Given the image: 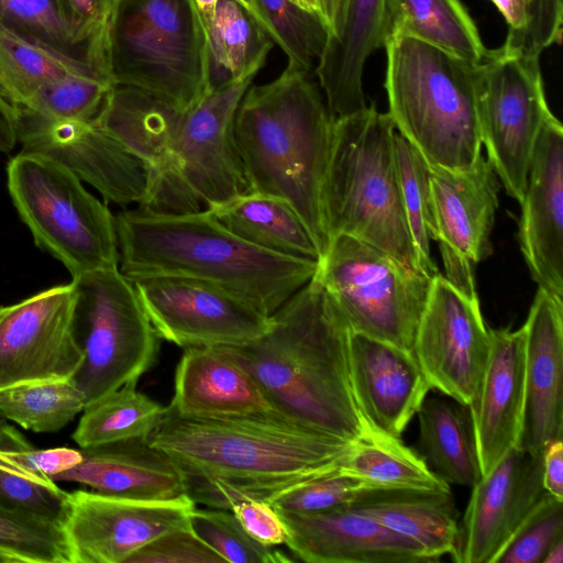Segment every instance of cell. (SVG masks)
<instances>
[{
	"mask_svg": "<svg viewBox=\"0 0 563 563\" xmlns=\"http://www.w3.org/2000/svg\"><path fill=\"white\" fill-rule=\"evenodd\" d=\"M148 442L177 463L197 504L225 510L241 497L268 501L341 470L354 443L302 427L274 410L185 418L167 407Z\"/></svg>",
	"mask_w": 563,
	"mask_h": 563,
	"instance_id": "6da1fadb",
	"label": "cell"
},
{
	"mask_svg": "<svg viewBox=\"0 0 563 563\" xmlns=\"http://www.w3.org/2000/svg\"><path fill=\"white\" fill-rule=\"evenodd\" d=\"M262 336L220 346L255 380L274 411L308 429L355 442L369 426L355 400L352 331L313 277L273 314Z\"/></svg>",
	"mask_w": 563,
	"mask_h": 563,
	"instance_id": "7a4b0ae2",
	"label": "cell"
},
{
	"mask_svg": "<svg viewBox=\"0 0 563 563\" xmlns=\"http://www.w3.org/2000/svg\"><path fill=\"white\" fill-rule=\"evenodd\" d=\"M119 269L130 280L176 276L225 289L273 314L316 274L318 261L257 247L210 210L166 213L137 206L114 214Z\"/></svg>",
	"mask_w": 563,
	"mask_h": 563,
	"instance_id": "3957f363",
	"label": "cell"
},
{
	"mask_svg": "<svg viewBox=\"0 0 563 563\" xmlns=\"http://www.w3.org/2000/svg\"><path fill=\"white\" fill-rule=\"evenodd\" d=\"M334 119L308 73L287 66L275 80L250 86L233 120L249 192L286 200L321 256L328 245L321 192Z\"/></svg>",
	"mask_w": 563,
	"mask_h": 563,
	"instance_id": "277c9868",
	"label": "cell"
},
{
	"mask_svg": "<svg viewBox=\"0 0 563 563\" xmlns=\"http://www.w3.org/2000/svg\"><path fill=\"white\" fill-rule=\"evenodd\" d=\"M253 78L209 91L194 108L170 104L142 153L146 196L157 212L210 210L249 192L234 136L236 108Z\"/></svg>",
	"mask_w": 563,
	"mask_h": 563,
	"instance_id": "5b68a950",
	"label": "cell"
},
{
	"mask_svg": "<svg viewBox=\"0 0 563 563\" xmlns=\"http://www.w3.org/2000/svg\"><path fill=\"white\" fill-rule=\"evenodd\" d=\"M395 134L388 112L374 106L334 119L321 192L323 223L328 242L347 235L421 272L401 201Z\"/></svg>",
	"mask_w": 563,
	"mask_h": 563,
	"instance_id": "8992f818",
	"label": "cell"
},
{
	"mask_svg": "<svg viewBox=\"0 0 563 563\" xmlns=\"http://www.w3.org/2000/svg\"><path fill=\"white\" fill-rule=\"evenodd\" d=\"M385 88L397 132L432 167H471L482 155L478 63L416 38L387 41Z\"/></svg>",
	"mask_w": 563,
	"mask_h": 563,
	"instance_id": "52a82bcc",
	"label": "cell"
},
{
	"mask_svg": "<svg viewBox=\"0 0 563 563\" xmlns=\"http://www.w3.org/2000/svg\"><path fill=\"white\" fill-rule=\"evenodd\" d=\"M106 59L113 85L139 88L183 110L209 91L207 32L196 0H117Z\"/></svg>",
	"mask_w": 563,
	"mask_h": 563,
	"instance_id": "ba28073f",
	"label": "cell"
},
{
	"mask_svg": "<svg viewBox=\"0 0 563 563\" xmlns=\"http://www.w3.org/2000/svg\"><path fill=\"white\" fill-rule=\"evenodd\" d=\"M7 186L34 243L73 278L119 267L114 214L67 166L21 150L8 162Z\"/></svg>",
	"mask_w": 563,
	"mask_h": 563,
	"instance_id": "9c48e42d",
	"label": "cell"
},
{
	"mask_svg": "<svg viewBox=\"0 0 563 563\" xmlns=\"http://www.w3.org/2000/svg\"><path fill=\"white\" fill-rule=\"evenodd\" d=\"M73 330L84 360L71 377L86 407L139 378L154 364L159 336L132 280L119 267L71 279Z\"/></svg>",
	"mask_w": 563,
	"mask_h": 563,
	"instance_id": "30bf717a",
	"label": "cell"
},
{
	"mask_svg": "<svg viewBox=\"0 0 563 563\" xmlns=\"http://www.w3.org/2000/svg\"><path fill=\"white\" fill-rule=\"evenodd\" d=\"M314 276L353 333L412 352L432 277L347 235L329 240Z\"/></svg>",
	"mask_w": 563,
	"mask_h": 563,
	"instance_id": "8fae6325",
	"label": "cell"
},
{
	"mask_svg": "<svg viewBox=\"0 0 563 563\" xmlns=\"http://www.w3.org/2000/svg\"><path fill=\"white\" fill-rule=\"evenodd\" d=\"M539 56L505 47L477 64L482 145L506 192L520 205L549 109Z\"/></svg>",
	"mask_w": 563,
	"mask_h": 563,
	"instance_id": "7c38bea8",
	"label": "cell"
},
{
	"mask_svg": "<svg viewBox=\"0 0 563 563\" xmlns=\"http://www.w3.org/2000/svg\"><path fill=\"white\" fill-rule=\"evenodd\" d=\"M490 347V328L482 316L477 295L464 292L437 273L412 350L431 388L473 406Z\"/></svg>",
	"mask_w": 563,
	"mask_h": 563,
	"instance_id": "4fadbf2b",
	"label": "cell"
},
{
	"mask_svg": "<svg viewBox=\"0 0 563 563\" xmlns=\"http://www.w3.org/2000/svg\"><path fill=\"white\" fill-rule=\"evenodd\" d=\"M133 284L158 336L184 349L242 345L272 325L249 301L200 280L153 276Z\"/></svg>",
	"mask_w": 563,
	"mask_h": 563,
	"instance_id": "5bb4252c",
	"label": "cell"
},
{
	"mask_svg": "<svg viewBox=\"0 0 563 563\" xmlns=\"http://www.w3.org/2000/svg\"><path fill=\"white\" fill-rule=\"evenodd\" d=\"M196 504L183 495L135 499L96 490L69 493L63 529L71 563H126L156 538L189 528Z\"/></svg>",
	"mask_w": 563,
	"mask_h": 563,
	"instance_id": "9a60e30c",
	"label": "cell"
},
{
	"mask_svg": "<svg viewBox=\"0 0 563 563\" xmlns=\"http://www.w3.org/2000/svg\"><path fill=\"white\" fill-rule=\"evenodd\" d=\"M71 283L36 292L0 317V390L71 378L84 353L73 330Z\"/></svg>",
	"mask_w": 563,
	"mask_h": 563,
	"instance_id": "2e32d148",
	"label": "cell"
},
{
	"mask_svg": "<svg viewBox=\"0 0 563 563\" xmlns=\"http://www.w3.org/2000/svg\"><path fill=\"white\" fill-rule=\"evenodd\" d=\"M435 241L445 277L468 295H477L473 266L492 252L490 235L498 209L500 181L481 155L468 168L430 172Z\"/></svg>",
	"mask_w": 563,
	"mask_h": 563,
	"instance_id": "e0dca14e",
	"label": "cell"
},
{
	"mask_svg": "<svg viewBox=\"0 0 563 563\" xmlns=\"http://www.w3.org/2000/svg\"><path fill=\"white\" fill-rule=\"evenodd\" d=\"M549 495L542 484V453L510 450L472 487L453 561L496 563L518 528Z\"/></svg>",
	"mask_w": 563,
	"mask_h": 563,
	"instance_id": "ac0fdd59",
	"label": "cell"
},
{
	"mask_svg": "<svg viewBox=\"0 0 563 563\" xmlns=\"http://www.w3.org/2000/svg\"><path fill=\"white\" fill-rule=\"evenodd\" d=\"M22 150L45 154L93 187L104 202L143 205L147 175L141 159L92 122H45L15 114Z\"/></svg>",
	"mask_w": 563,
	"mask_h": 563,
	"instance_id": "d6986e66",
	"label": "cell"
},
{
	"mask_svg": "<svg viewBox=\"0 0 563 563\" xmlns=\"http://www.w3.org/2000/svg\"><path fill=\"white\" fill-rule=\"evenodd\" d=\"M519 243L540 289L563 299V128L551 115L538 136L520 203Z\"/></svg>",
	"mask_w": 563,
	"mask_h": 563,
	"instance_id": "ffe728a7",
	"label": "cell"
},
{
	"mask_svg": "<svg viewBox=\"0 0 563 563\" xmlns=\"http://www.w3.org/2000/svg\"><path fill=\"white\" fill-rule=\"evenodd\" d=\"M278 512V511H277ZM285 544L308 563L433 562L413 540L349 506L314 514H280Z\"/></svg>",
	"mask_w": 563,
	"mask_h": 563,
	"instance_id": "44dd1931",
	"label": "cell"
},
{
	"mask_svg": "<svg viewBox=\"0 0 563 563\" xmlns=\"http://www.w3.org/2000/svg\"><path fill=\"white\" fill-rule=\"evenodd\" d=\"M522 327L526 405L518 448L538 455L563 439V299L538 288Z\"/></svg>",
	"mask_w": 563,
	"mask_h": 563,
	"instance_id": "7402d4cb",
	"label": "cell"
},
{
	"mask_svg": "<svg viewBox=\"0 0 563 563\" xmlns=\"http://www.w3.org/2000/svg\"><path fill=\"white\" fill-rule=\"evenodd\" d=\"M350 364L355 400L369 428L400 438L432 389L413 352L352 332Z\"/></svg>",
	"mask_w": 563,
	"mask_h": 563,
	"instance_id": "603a6c76",
	"label": "cell"
},
{
	"mask_svg": "<svg viewBox=\"0 0 563 563\" xmlns=\"http://www.w3.org/2000/svg\"><path fill=\"white\" fill-rule=\"evenodd\" d=\"M492 347L473 416L483 475L518 446L526 405L525 330L490 329Z\"/></svg>",
	"mask_w": 563,
	"mask_h": 563,
	"instance_id": "cb8c5ba5",
	"label": "cell"
},
{
	"mask_svg": "<svg viewBox=\"0 0 563 563\" xmlns=\"http://www.w3.org/2000/svg\"><path fill=\"white\" fill-rule=\"evenodd\" d=\"M82 459L52 479L87 485L93 490L135 499H169L186 495L183 471L147 438L80 449Z\"/></svg>",
	"mask_w": 563,
	"mask_h": 563,
	"instance_id": "d4e9b609",
	"label": "cell"
},
{
	"mask_svg": "<svg viewBox=\"0 0 563 563\" xmlns=\"http://www.w3.org/2000/svg\"><path fill=\"white\" fill-rule=\"evenodd\" d=\"M185 418H228L273 411L255 380L220 346L185 349L167 407Z\"/></svg>",
	"mask_w": 563,
	"mask_h": 563,
	"instance_id": "484cf974",
	"label": "cell"
},
{
	"mask_svg": "<svg viewBox=\"0 0 563 563\" xmlns=\"http://www.w3.org/2000/svg\"><path fill=\"white\" fill-rule=\"evenodd\" d=\"M385 0H347L341 33L328 38L317 75L333 119L365 109L363 70L366 59L385 47Z\"/></svg>",
	"mask_w": 563,
	"mask_h": 563,
	"instance_id": "4316f807",
	"label": "cell"
},
{
	"mask_svg": "<svg viewBox=\"0 0 563 563\" xmlns=\"http://www.w3.org/2000/svg\"><path fill=\"white\" fill-rule=\"evenodd\" d=\"M346 506L419 543L434 561L456 550L460 522L451 489L366 487Z\"/></svg>",
	"mask_w": 563,
	"mask_h": 563,
	"instance_id": "83f0119b",
	"label": "cell"
},
{
	"mask_svg": "<svg viewBox=\"0 0 563 563\" xmlns=\"http://www.w3.org/2000/svg\"><path fill=\"white\" fill-rule=\"evenodd\" d=\"M417 415L430 468L448 485L477 484L483 472L471 408L443 395L426 397Z\"/></svg>",
	"mask_w": 563,
	"mask_h": 563,
	"instance_id": "f1b7e54d",
	"label": "cell"
},
{
	"mask_svg": "<svg viewBox=\"0 0 563 563\" xmlns=\"http://www.w3.org/2000/svg\"><path fill=\"white\" fill-rule=\"evenodd\" d=\"M210 211L230 232L257 247L288 257H321L306 224L282 198L247 192Z\"/></svg>",
	"mask_w": 563,
	"mask_h": 563,
	"instance_id": "f546056e",
	"label": "cell"
},
{
	"mask_svg": "<svg viewBox=\"0 0 563 563\" xmlns=\"http://www.w3.org/2000/svg\"><path fill=\"white\" fill-rule=\"evenodd\" d=\"M205 27L209 91L254 78L264 66L273 41L251 10L238 0H218Z\"/></svg>",
	"mask_w": 563,
	"mask_h": 563,
	"instance_id": "4dcf8cb0",
	"label": "cell"
},
{
	"mask_svg": "<svg viewBox=\"0 0 563 563\" xmlns=\"http://www.w3.org/2000/svg\"><path fill=\"white\" fill-rule=\"evenodd\" d=\"M384 32L386 43L411 37L471 63L488 51L460 0H385Z\"/></svg>",
	"mask_w": 563,
	"mask_h": 563,
	"instance_id": "1f68e13d",
	"label": "cell"
},
{
	"mask_svg": "<svg viewBox=\"0 0 563 563\" xmlns=\"http://www.w3.org/2000/svg\"><path fill=\"white\" fill-rule=\"evenodd\" d=\"M341 471L356 476L371 487L450 489L424 457L400 438L369 430L355 441Z\"/></svg>",
	"mask_w": 563,
	"mask_h": 563,
	"instance_id": "d6a6232c",
	"label": "cell"
},
{
	"mask_svg": "<svg viewBox=\"0 0 563 563\" xmlns=\"http://www.w3.org/2000/svg\"><path fill=\"white\" fill-rule=\"evenodd\" d=\"M0 29L74 65L109 76L106 59L77 40L58 0H0Z\"/></svg>",
	"mask_w": 563,
	"mask_h": 563,
	"instance_id": "836d02e7",
	"label": "cell"
},
{
	"mask_svg": "<svg viewBox=\"0 0 563 563\" xmlns=\"http://www.w3.org/2000/svg\"><path fill=\"white\" fill-rule=\"evenodd\" d=\"M130 383L82 410L73 433L80 449L147 438L163 418L166 407L154 401Z\"/></svg>",
	"mask_w": 563,
	"mask_h": 563,
	"instance_id": "e575fe53",
	"label": "cell"
},
{
	"mask_svg": "<svg viewBox=\"0 0 563 563\" xmlns=\"http://www.w3.org/2000/svg\"><path fill=\"white\" fill-rule=\"evenodd\" d=\"M85 408V396L71 378L0 390V415L37 433L59 431Z\"/></svg>",
	"mask_w": 563,
	"mask_h": 563,
	"instance_id": "d590c367",
	"label": "cell"
},
{
	"mask_svg": "<svg viewBox=\"0 0 563 563\" xmlns=\"http://www.w3.org/2000/svg\"><path fill=\"white\" fill-rule=\"evenodd\" d=\"M251 12L288 57L289 67L309 73L330 35L318 12L294 0H246Z\"/></svg>",
	"mask_w": 563,
	"mask_h": 563,
	"instance_id": "8d00e7d4",
	"label": "cell"
},
{
	"mask_svg": "<svg viewBox=\"0 0 563 563\" xmlns=\"http://www.w3.org/2000/svg\"><path fill=\"white\" fill-rule=\"evenodd\" d=\"M394 148L402 207L419 267L423 274L433 277L439 272L430 254V242L435 240L430 187L431 166L398 132L395 134Z\"/></svg>",
	"mask_w": 563,
	"mask_h": 563,
	"instance_id": "74e56055",
	"label": "cell"
},
{
	"mask_svg": "<svg viewBox=\"0 0 563 563\" xmlns=\"http://www.w3.org/2000/svg\"><path fill=\"white\" fill-rule=\"evenodd\" d=\"M77 71L98 73L74 65L0 29V96L12 107L26 103L46 85Z\"/></svg>",
	"mask_w": 563,
	"mask_h": 563,
	"instance_id": "f35d334b",
	"label": "cell"
},
{
	"mask_svg": "<svg viewBox=\"0 0 563 563\" xmlns=\"http://www.w3.org/2000/svg\"><path fill=\"white\" fill-rule=\"evenodd\" d=\"M113 87L103 74L77 71L40 89L15 114L45 122H92Z\"/></svg>",
	"mask_w": 563,
	"mask_h": 563,
	"instance_id": "ab89813d",
	"label": "cell"
},
{
	"mask_svg": "<svg viewBox=\"0 0 563 563\" xmlns=\"http://www.w3.org/2000/svg\"><path fill=\"white\" fill-rule=\"evenodd\" d=\"M189 528L225 562L282 563L294 561L276 547H268L254 540L230 510L195 507L189 515Z\"/></svg>",
	"mask_w": 563,
	"mask_h": 563,
	"instance_id": "60d3db41",
	"label": "cell"
},
{
	"mask_svg": "<svg viewBox=\"0 0 563 563\" xmlns=\"http://www.w3.org/2000/svg\"><path fill=\"white\" fill-rule=\"evenodd\" d=\"M0 551L18 563H71L63 526L1 508Z\"/></svg>",
	"mask_w": 563,
	"mask_h": 563,
	"instance_id": "b9f144b4",
	"label": "cell"
},
{
	"mask_svg": "<svg viewBox=\"0 0 563 563\" xmlns=\"http://www.w3.org/2000/svg\"><path fill=\"white\" fill-rule=\"evenodd\" d=\"M361 478L341 470L286 489L268 503L280 514H314L349 505L364 488Z\"/></svg>",
	"mask_w": 563,
	"mask_h": 563,
	"instance_id": "7bdbcfd3",
	"label": "cell"
},
{
	"mask_svg": "<svg viewBox=\"0 0 563 563\" xmlns=\"http://www.w3.org/2000/svg\"><path fill=\"white\" fill-rule=\"evenodd\" d=\"M69 493L53 479L38 481L0 467V508L63 526Z\"/></svg>",
	"mask_w": 563,
	"mask_h": 563,
	"instance_id": "ee69618b",
	"label": "cell"
},
{
	"mask_svg": "<svg viewBox=\"0 0 563 563\" xmlns=\"http://www.w3.org/2000/svg\"><path fill=\"white\" fill-rule=\"evenodd\" d=\"M563 540V500L547 496L518 528L496 563H543Z\"/></svg>",
	"mask_w": 563,
	"mask_h": 563,
	"instance_id": "f6af8a7d",
	"label": "cell"
},
{
	"mask_svg": "<svg viewBox=\"0 0 563 563\" xmlns=\"http://www.w3.org/2000/svg\"><path fill=\"white\" fill-rule=\"evenodd\" d=\"M82 459L80 450L69 448L34 449L11 426H0V467L20 475L48 481L76 466Z\"/></svg>",
	"mask_w": 563,
	"mask_h": 563,
	"instance_id": "bcb514c9",
	"label": "cell"
},
{
	"mask_svg": "<svg viewBox=\"0 0 563 563\" xmlns=\"http://www.w3.org/2000/svg\"><path fill=\"white\" fill-rule=\"evenodd\" d=\"M190 528L167 532L137 550L126 563H223Z\"/></svg>",
	"mask_w": 563,
	"mask_h": 563,
	"instance_id": "7dc6e473",
	"label": "cell"
},
{
	"mask_svg": "<svg viewBox=\"0 0 563 563\" xmlns=\"http://www.w3.org/2000/svg\"><path fill=\"white\" fill-rule=\"evenodd\" d=\"M115 2L117 0H58L77 40L103 59L107 30Z\"/></svg>",
	"mask_w": 563,
	"mask_h": 563,
	"instance_id": "c3c4849f",
	"label": "cell"
},
{
	"mask_svg": "<svg viewBox=\"0 0 563 563\" xmlns=\"http://www.w3.org/2000/svg\"><path fill=\"white\" fill-rule=\"evenodd\" d=\"M562 24L563 0H531L529 24L516 46L507 48L540 57L545 48L561 42Z\"/></svg>",
	"mask_w": 563,
	"mask_h": 563,
	"instance_id": "681fc988",
	"label": "cell"
},
{
	"mask_svg": "<svg viewBox=\"0 0 563 563\" xmlns=\"http://www.w3.org/2000/svg\"><path fill=\"white\" fill-rule=\"evenodd\" d=\"M230 511L257 542L268 547L285 544L286 526L280 515L268 501L241 497L231 505Z\"/></svg>",
	"mask_w": 563,
	"mask_h": 563,
	"instance_id": "f907efd6",
	"label": "cell"
},
{
	"mask_svg": "<svg viewBox=\"0 0 563 563\" xmlns=\"http://www.w3.org/2000/svg\"><path fill=\"white\" fill-rule=\"evenodd\" d=\"M542 484L548 494L563 500V439L552 440L543 449Z\"/></svg>",
	"mask_w": 563,
	"mask_h": 563,
	"instance_id": "816d5d0a",
	"label": "cell"
},
{
	"mask_svg": "<svg viewBox=\"0 0 563 563\" xmlns=\"http://www.w3.org/2000/svg\"><path fill=\"white\" fill-rule=\"evenodd\" d=\"M490 1L498 8L508 24L509 30L504 46H516L529 24L531 0Z\"/></svg>",
	"mask_w": 563,
	"mask_h": 563,
	"instance_id": "f5cc1de1",
	"label": "cell"
},
{
	"mask_svg": "<svg viewBox=\"0 0 563 563\" xmlns=\"http://www.w3.org/2000/svg\"><path fill=\"white\" fill-rule=\"evenodd\" d=\"M18 144L13 107L0 96V154L10 153Z\"/></svg>",
	"mask_w": 563,
	"mask_h": 563,
	"instance_id": "db71d44e",
	"label": "cell"
},
{
	"mask_svg": "<svg viewBox=\"0 0 563 563\" xmlns=\"http://www.w3.org/2000/svg\"><path fill=\"white\" fill-rule=\"evenodd\" d=\"M318 3L320 15L329 29V36H338L344 24L347 0H318Z\"/></svg>",
	"mask_w": 563,
	"mask_h": 563,
	"instance_id": "11a10c76",
	"label": "cell"
},
{
	"mask_svg": "<svg viewBox=\"0 0 563 563\" xmlns=\"http://www.w3.org/2000/svg\"><path fill=\"white\" fill-rule=\"evenodd\" d=\"M217 1L218 0H196V3L198 5L199 12L201 14L203 24H206L208 22V20L211 18L213 7ZM238 1L244 3L249 8L246 0H238Z\"/></svg>",
	"mask_w": 563,
	"mask_h": 563,
	"instance_id": "9f6ffc18",
	"label": "cell"
},
{
	"mask_svg": "<svg viewBox=\"0 0 563 563\" xmlns=\"http://www.w3.org/2000/svg\"><path fill=\"white\" fill-rule=\"evenodd\" d=\"M563 562V540L558 541L547 553L543 563Z\"/></svg>",
	"mask_w": 563,
	"mask_h": 563,
	"instance_id": "6f0895ef",
	"label": "cell"
},
{
	"mask_svg": "<svg viewBox=\"0 0 563 563\" xmlns=\"http://www.w3.org/2000/svg\"><path fill=\"white\" fill-rule=\"evenodd\" d=\"M294 1L297 4H299L300 7H302L303 9L313 11V12H318L320 14L318 0H294Z\"/></svg>",
	"mask_w": 563,
	"mask_h": 563,
	"instance_id": "680465c9",
	"label": "cell"
},
{
	"mask_svg": "<svg viewBox=\"0 0 563 563\" xmlns=\"http://www.w3.org/2000/svg\"><path fill=\"white\" fill-rule=\"evenodd\" d=\"M0 563H18V561L7 553L0 551Z\"/></svg>",
	"mask_w": 563,
	"mask_h": 563,
	"instance_id": "91938a15",
	"label": "cell"
},
{
	"mask_svg": "<svg viewBox=\"0 0 563 563\" xmlns=\"http://www.w3.org/2000/svg\"><path fill=\"white\" fill-rule=\"evenodd\" d=\"M5 419L0 415V426L3 424Z\"/></svg>",
	"mask_w": 563,
	"mask_h": 563,
	"instance_id": "94428289",
	"label": "cell"
},
{
	"mask_svg": "<svg viewBox=\"0 0 563 563\" xmlns=\"http://www.w3.org/2000/svg\"><path fill=\"white\" fill-rule=\"evenodd\" d=\"M3 310H4V307H3V306H0V317H1V314L3 313Z\"/></svg>",
	"mask_w": 563,
	"mask_h": 563,
	"instance_id": "6125c7cd",
	"label": "cell"
}]
</instances>
